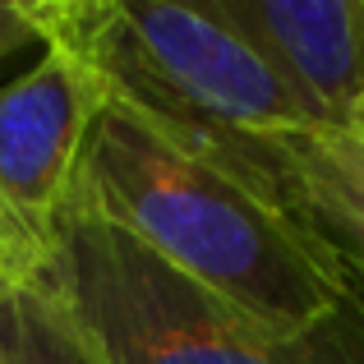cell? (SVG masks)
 <instances>
[{
	"instance_id": "obj_1",
	"label": "cell",
	"mask_w": 364,
	"mask_h": 364,
	"mask_svg": "<svg viewBox=\"0 0 364 364\" xmlns=\"http://www.w3.org/2000/svg\"><path fill=\"white\" fill-rule=\"evenodd\" d=\"M70 203L272 337L323 323L355 291L291 208L189 157L111 97L83 143Z\"/></svg>"
},
{
	"instance_id": "obj_6",
	"label": "cell",
	"mask_w": 364,
	"mask_h": 364,
	"mask_svg": "<svg viewBox=\"0 0 364 364\" xmlns=\"http://www.w3.org/2000/svg\"><path fill=\"white\" fill-rule=\"evenodd\" d=\"M277 166L295 222L364 295V116L277 139Z\"/></svg>"
},
{
	"instance_id": "obj_4",
	"label": "cell",
	"mask_w": 364,
	"mask_h": 364,
	"mask_svg": "<svg viewBox=\"0 0 364 364\" xmlns=\"http://www.w3.org/2000/svg\"><path fill=\"white\" fill-rule=\"evenodd\" d=\"M102 107L107 88L70 42H46L23 74L0 83V282L46 272Z\"/></svg>"
},
{
	"instance_id": "obj_3",
	"label": "cell",
	"mask_w": 364,
	"mask_h": 364,
	"mask_svg": "<svg viewBox=\"0 0 364 364\" xmlns=\"http://www.w3.org/2000/svg\"><path fill=\"white\" fill-rule=\"evenodd\" d=\"M42 277L102 364H364V295L350 291L323 323L272 337L79 203L65 208Z\"/></svg>"
},
{
	"instance_id": "obj_2",
	"label": "cell",
	"mask_w": 364,
	"mask_h": 364,
	"mask_svg": "<svg viewBox=\"0 0 364 364\" xmlns=\"http://www.w3.org/2000/svg\"><path fill=\"white\" fill-rule=\"evenodd\" d=\"M33 9L42 37L70 42L111 102L286 208L277 139L323 120L213 0H33Z\"/></svg>"
},
{
	"instance_id": "obj_7",
	"label": "cell",
	"mask_w": 364,
	"mask_h": 364,
	"mask_svg": "<svg viewBox=\"0 0 364 364\" xmlns=\"http://www.w3.org/2000/svg\"><path fill=\"white\" fill-rule=\"evenodd\" d=\"M0 364H102L46 277L0 282Z\"/></svg>"
},
{
	"instance_id": "obj_5",
	"label": "cell",
	"mask_w": 364,
	"mask_h": 364,
	"mask_svg": "<svg viewBox=\"0 0 364 364\" xmlns=\"http://www.w3.org/2000/svg\"><path fill=\"white\" fill-rule=\"evenodd\" d=\"M323 124L364 116V0H213Z\"/></svg>"
},
{
	"instance_id": "obj_8",
	"label": "cell",
	"mask_w": 364,
	"mask_h": 364,
	"mask_svg": "<svg viewBox=\"0 0 364 364\" xmlns=\"http://www.w3.org/2000/svg\"><path fill=\"white\" fill-rule=\"evenodd\" d=\"M23 51H37V55L46 51L37 9H33V0H0V65Z\"/></svg>"
}]
</instances>
